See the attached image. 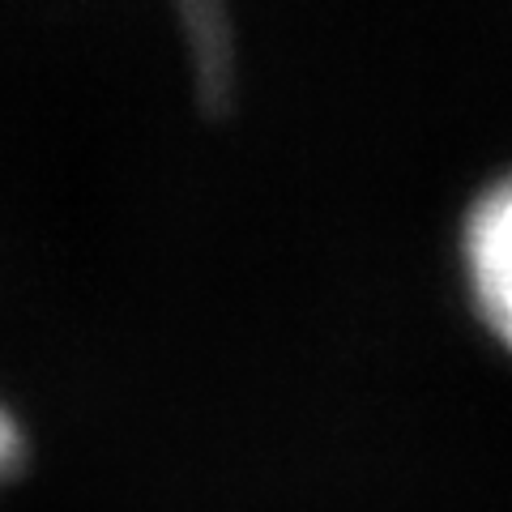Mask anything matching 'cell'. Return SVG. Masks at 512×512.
Masks as SVG:
<instances>
[{
  "label": "cell",
  "instance_id": "cell-1",
  "mask_svg": "<svg viewBox=\"0 0 512 512\" xmlns=\"http://www.w3.org/2000/svg\"><path fill=\"white\" fill-rule=\"evenodd\" d=\"M461 274L483 329L512 359V175L470 205L461 227Z\"/></svg>",
  "mask_w": 512,
  "mask_h": 512
},
{
  "label": "cell",
  "instance_id": "cell-2",
  "mask_svg": "<svg viewBox=\"0 0 512 512\" xmlns=\"http://www.w3.org/2000/svg\"><path fill=\"white\" fill-rule=\"evenodd\" d=\"M22 457H26V436H22L18 419L0 406V478H9L13 470H18Z\"/></svg>",
  "mask_w": 512,
  "mask_h": 512
}]
</instances>
